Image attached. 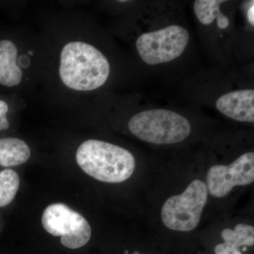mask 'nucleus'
I'll return each mask as SVG.
<instances>
[{
    "instance_id": "423d86ee",
    "label": "nucleus",
    "mask_w": 254,
    "mask_h": 254,
    "mask_svg": "<svg viewBox=\"0 0 254 254\" xmlns=\"http://www.w3.org/2000/svg\"><path fill=\"white\" fill-rule=\"evenodd\" d=\"M207 200L205 182L193 180L182 194L173 195L165 202L161 210L164 225L175 231H192L199 224Z\"/></svg>"
},
{
    "instance_id": "39448f33",
    "label": "nucleus",
    "mask_w": 254,
    "mask_h": 254,
    "mask_svg": "<svg viewBox=\"0 0 254 254\" xmlns=\"http://www.w3.org/2000/svg\"><path fill=\"white\" fill-rule=\"evenodd\" d=\"M190 41L186 28L169 24L136 37L135 49L140 59L150 66L164 64L180 58Z\"/></svg>"
},
{
    "instance_id": "dca6fc26",
    "label": "nucleus",
    "mask_w": 254,
    "mask_h": 254,
    "mask_svg": "<svg viewBox=\"0 0 254 254\" xmlns=\"http://www.w3.org/2000/svg\"><path fill=\"white\" fill-rule=\"evenodd\" d=\"M254 1H252V4H251L250 7L247 11V18L248 20L249 23H250L251 26L254 27Z\"/></svg>"
},
{
    "instance_id": "0eeeda50",
    "label": "nucleus",
    "mask_w": 254,
    "mask_h": 254,
    "mask_svg": "<svg viewBox=\"0 0 254 254\" xmlns=\"http://www.w3.org/2000/svg\"><path fill=\"white\" fill-rule=\"evenodd\" d=\"M42 225L50 235L61 237L66 248L76 250L89 242L91 227L83 216L64 203L48 205L42 216Z\"/></svg>"
},
{
    "instance_id": "9d476101",
    "label": "nucleus",
    "mask_w": 254,
    "mask_h": 254,
    "mask_svg": "<svg viewBox=\"0 0 254 254\" xmlns=\"http://www.w3.org/2000/svg\"><path fill=\"white\" fill-rule=\"evenodd\" d=\"M226 1L219 0H196L193 3L197 19L203 26H213L225 30L230 27V19L221 11V6Z\"/></svg>"
},
{
    "instance_id": "f8f14e48",
    "label": "nucleus",
    "mask_w": 254,
    "mask_h": 254,
    "mask_svg": "<svg viewBox=\"0 0 254 254\" xmlns=\"http://www.w3.org/2000/svg\"><path fill=\"white\" fill-rule=\"evenodd\" d=\"M19 185V176L16 171L5 169L0 172V207L6 206L14 200Z\"/></svg>"
},
{
    "instance_id": "4468645a",
    "label": "nucleus",
    "mask_w": 254,
    "mask_h": 254,
    "mask_svg": "<svg viewBox=\"0 0 254 254\" xmlns=\"http://www.w3.org/2000/svg\"><path fill=\"white\" fill-rule=\"evenodd\" d=\"M10 111L9 103L6 100L0 99V131L9 129L10 123L8 114Z\"/></svg>"
},
{
    "instance_id": "7ed1b4c3",
    "label": "nucleus",
    "mask_w": 254,
    "mask_h": 254,
    "mask_svg": "<svg viewBox=\"0 0 254 254\" xmlns=\"http://www.w3.org/2000/svg\"><path fill=\"white\" fill-rule=\"evenodd\" d=\"M75 157L84 173L107 183L126 181L133 175L136 167L134 156L129 150L95 138L80 143Z\"/></svg>"
},
{
    "instance_id": "f03ea898",
    "label": "nucleus",
    "mask_w": 254,
    "mask_h": 254,
    "mask_svg": "<svg viewBox=\"0 0 254 254\" xmlns=\"http://www.w3.org/2000/svg\"><path fill=\"white\" fill-rule=\"evenodd\" d=\"M44 64L41 31L23 26L14 36L0 40V87L14 90L23 101L40 89Z\"/></svg>"
},
{
    "instance_id": "20e7f679",
    "label": "nucleus",
    "mask_w": 254,
    "mask_h": 254,
    "mask_svg": "<svg viewBox=\"0 0 254 254\" xmlns=\"http://www.w3.org/2000/svg\"><path fill=\"white\" fill-rule=\"evenodd\" d=\"M131 134L141 141L157 145L175 144L190 136L188 119L168 109L142 110L132 115L127 123Z\"/></svg>"
},
{
    "instance_id": "2eb2a0df",
    "label": "nucleus",
    "mask_w": 254,
    "mask_h": 254,
    "mask_svg": "<svg viewBox=\"0 0 254 254\" xmlns=\"http://www.w3.org/2000/svg\"><path fill=\"white\" fill-rule=\"evenodd\" d=\"M215 254H243L241 252L240 249L227 242L217 245L215 248Z\"/></svg>"
},
{
    "instance_id": "ddd939ff",
    "label": "nucleus",
    "mask_w": 254,
    "mask_h": 254,
    "mask_svg": "<svg viewBox=\"0 0 254 254\" xmlns=\"http://www.w3.org/2000/svg\"><path fill=\"white\" fill-rule=\"evenodd\" d=\"M225 242L231 244L237 248L252 247L254 245V227L247 224H238L235 230L225 229L221 232Z\"/></svg>"
},
{
    "instance_id": "f257e3e1",
    "label": "nucleus",
    "mask_w": 254,
    "mask_h": 254,
    "mask_svg": "<svg viewBox=\"0 0 254 254\" xmlns=\"http://www.w3.org/2000/svg\"><path fill=\"white\" fill-rule=\"evenodd\" d=\"M40 31L45 47L40 89L58 111H86L115 76L99 31L86 15L61 11L45 16Z\"/></svg>"
},
{
    "instance_id": "6e6552de",
    "label": "nucleus",
    "mask_w": 254,
    "mask_h": 254,
    "mask_svg": "<svg viewBox=\"0 0 254 254\" xmlns=\"http://www.w3.org/2000/svg\"><path fill=\"white\" fill-rule=\"evenodd\" d=\"M254 181V153L240 155L229 165H213L206 177L208 192L215 198L226 196L237 186H246Z\"/></svg>"
},
{
    "instance_id": "f3484780",
    "label": "nucleus",
    "mask_w": 254,
    "mask_h": 254,
    "mask_svg": "<svg viewBox=\"0 0 254 254\" xmlns=\"http://www.w3.org/2000/svg\"><path fill=\"white\" fill-rule=\"evenodd\" d=\"M133 254H138V252H135V253Z\"/></svg>"
},
{
    "instance_id": "9b49d317",
    "label": "nucleus",
    "mask_w": 254,
    "mask_h": 254,
    "mask_svg": "<svg viewBox=\"0 0 254 254\" xmlns=\"http://www.w3.org/2000/svg\"><path fill=\"white\" fill-rule=\"evenodd\" d=\"M31 150L26 141L15 137L0 138V165L5 168L26 163Z\"/></svg>"
},
{
    "instance_id": "1a4fd4ad",
    "label": "nucleus",
    "mask_w": 254,
    "mask_h": 254,
    "mask_svg": "<svg viewBox=\"0 0 254 254\" xmlns=\"http://www.w3.org/2000/svg\"><path fill=\"white\" fill-rule=\"evenodd\" d=\"M215 108L222 115L241 123H254V90H234L215 100Z\"/></svg>"
}]
</instances>
